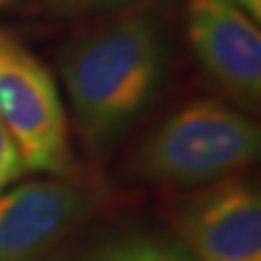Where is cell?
<instances>
[{
	"label": "cell",
	"mask_w": 261,
	"mask_h": 261,
	"mask_svg": "<svg viewBox=\"0 0 261 261\" xmlns=\"http://www.w3.org/2000/svg\"><path fill=\"white\" fill-rule=\"evenodd\" d=\"M168 74V48L148 13H128L74 39L61 76L76 133L102 150L154 102Z\"/></svg>",
	"instance_id": "cell-1"
},
{
	"label": "cell",
	"mask_w": 261,
	"mask_h": 261,
	"mask_svg": "<svg viewBox=\"0 0 261 261\" xmlns=\"http://www.w3.org/2000/svg\"><path fill=\"white\" fill-rule=\"evenodd\" d=\"M261 148L259 126L240 109L198 98L152 130L133 159V174L168 187H205L248 168Z\"/></svg>",
	"instance_id": "cell-2"
},
{
	"label": "cell",
	"mask_w": 261,
	"mask_h": 261,
	"mask_svg": "<svg viewBox=\"0 0 261 261\" xmlns=\"http://www.w3.org/2000/svg\"><path fill=\"white\" fill-rule=\"evenodd\" d=\"M0 120L31 172L65 174L72 166L68 120L50 70L0 29Z\"/></svg>",
	"instance_id": "cell-3"
},
{
	"label": "cell",
	"mask_w": 261,
	"mask_h": 261,
	"mask_svg": "<svg viewBox=\"0 0 261 261\" xmlns=\"http://www.w3.org/2000/svg\"><path fill=\"white\" fill-rule=\"evenodd\" d=\"M172 224L196 261H261V194L246 178L228 176L183 196Z\"/></svg>",
	"instance_id": "cell-4"
},
{
	"label": "cell",
	"mask_w": 261,
	"mask_h": 261,
	"mask_svg": "<svg viewBox=\"0 0 261 261\" xmlns=\"http://www.w3.org/2000/svg\"><path fill=\"white\" fill-rule=\"evenodd\" d=\"M187 39L207 76L242 105L261 94V31L231 0H187Z\"/></svg>",
	"instance_id": "cell-5"
},
{
	"label": "cell",
	"mask_w": 261,
	"mask_h": 261,
	"mask_svg": "<svg viewBox=\"0 0 261 261\" xmlns=\"http://www.w3.org/2000/svg\"><path fill=\"white\" fill-rule=\"evenodd\" d=\"M92 211V192L63 178L0 192V261H42Z\"/></svg>",
	"instance_id": "cell-6"
},
{
	"label": "cell",
	"mask_w": 261,
	"mask_h": 261,
	"mask_svg": "<svg viewBox=\"0 0 261 261\" xmlns=\"http://www.w3.org/2000/svg\"><path fill=\"white\" fill-rule=\"evenodd\" d=\"M76 261H196L178 240L163 235H124L83 252Z\"/></svg>",
	"instance_id": "cell-7"
},
{
	"label": "cell",
	"mask_w": 261,
	"mask_h": 261,
	"mask_svg": "<svg viewBox=\"0 0 261 261\" xmlns=\"http://www.w3.org/2000/svg\"><path fill=\"white\" fill-rule=\"evenodd\" d=\"M24 172L27 168H24L18 144L0 120V192H5V187L20 178Z\"/></svg>",
	"instance_id": "cell-8"
},
{
	"label": "cell",
	"mask_w": 261,
	"mask_h": 261,
	"mask_svg": "<svg viewBox=\"0 0 261 261\" xmlns=\"http://www.w3.org/2000/svg\"><path fill=\"white\" fill-rule=\"evenodd\" d=\"M79 3L96 11H128L142 5L144 0H79Z\"/></svg>",
	"instance_id": "cell-9"
},
{
	"label": "cell",
	"mask_w": 261,
	"mask_h": 261,
	"mask_svg": "<svg viewBox=\"0 0 261 261\" xmlns=\"http://www.w3.org/2000/svg\"><path fill=\"white\" fill-rule=\"evenodd\" d=\"M231 3L235 7H240L244 13H248L255 22L261 20V0H231Z\"/></svg>",
	"instance_id": "cell-10"
},
{
	"label": "cell",
	"mask_w": 261,
	"mask_h": 261,
	"mask_svg": "<svg viewBox=\"0 0 261 261\" xmlns=\"http://www.w3.org/2000/svg\"><path fill=\"white\" fill-rule=\"evenodd\" d=\"M46 3L57 11H70V9H76L81 5L79 0H46Z\"/></svg>",
	"instance_id": "cell-11"
},
{
	"label": "cell",
	"mask_w": 261,
	"mask_h": 261,
	"mask_svg": "<svg viewBox=\"0 0 261 261\" xmlns=\"http://www.w3.org/2000/svg\"><path fill=\"white\" fill-rule=\"evenodd\" d=\"M24 5V0H0V13L3 11H13Z\"/></svg>",
	"instance_id": "cell-12"
}]
</instances>
